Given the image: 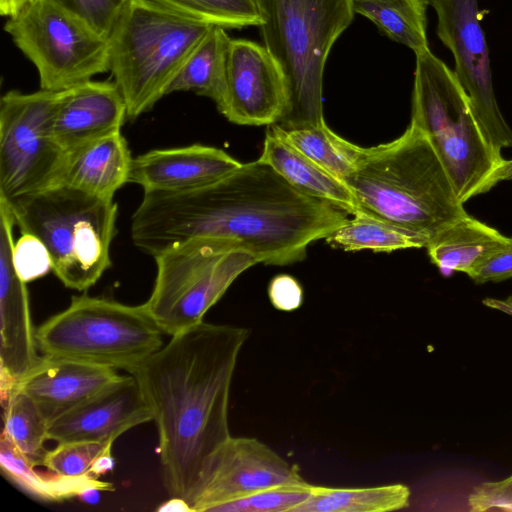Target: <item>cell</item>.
I'll list each match as a JSON object with an SVG mask.
<instances>
[{
    "mask_svg": "<svg viewBox=\"0 0 512 512\" xmlns=\"http://www.w3.org/2000/svg\"><path fill=\"white\" fill-rule=\"evenodd\" d=\"M0 467L2 474L17 487L34 498L59 502L81 497L87 502L100 492L113 491L112 483L98 476H63L54 472H40L1 434Z\"/></svg>",
    "mask_w": 512,
    "mask_h": 512,
    "instance_id": "obj_22",
    "label": "cell"
},
{
    "mask_svg": "<svg viewBox=\"0 0 512 512\" xmlns=\"http://www.w3.org/2000/svg\"><path fill=\"white\" fill-rule=\"evenodd\" d=\"M404 484L364 488L312 486L310 497L293 512H388L410 505Z\"/></svg>",
    "mask_w": 512,
    "mask_h": 512,
    "instance_id": "obj_25",
    "label": "cell"
},
{
    "mask_svg": "<svg viewBox=\"0 0 512 512\" xmlns=\"http://www.w3.org/2000/svg\"><path fill=\"white\" fill-rule=\"evenodd\" d=\"M158 511H166V512H192L187 501L180 497H172L167 502L163 503Z\"/></svg>",
    "mask_w": 512,
    "mask_h": 512,
    "instance_id": "obj_42",
    "label": "cell"
},
{
    "mask_svg": "<svg viewBox=\"0 0 512 512\" xmlns=\"http://www.w3.org/2000/svg\"><path fill=\"white\" fill-rule=\"evenodd\" d=\"M428 0H353L355 14L372 21L389 39L415 54L429 50Z\"/></svg>",
    "mask_w": 512,
    "mask_h": 512,
    "instance_id": "obj_26",
    "label": "cell"
},
{
    "mask_svg": "<svg viewBox=\"0 0 512 512\" xmlns=\"http://www.w3.org/2000/svg\"><path fill=\"white\" fill-rule=\"evenodd\" d=\"M150 421L152 408L139 382L130 374L49 423L48 438L57 443L113 444L126 431Z\"/></svg>",
    "mask_w": 512,
    "mask_h": 512,
    "instance_id": "obj_16",
    "label": "cell"
},
{
    "mask_svg": "<svg viewBox=\"0 0 512 512\" xmlns=\"http://www.w3.org/2000/svg\"><path fill=\"white\" fill-rule=\"evenodd\" d=\"M343 182L355 197L358 215L417 234L427 243L469 215L427 135L412 123L391 142L361 147Z\"/></svg>",
    "mask_w": 512,
    "mask_h": 512,
    "instance_id": "obj_3",
    "label": "cell"
},
{
    "mask_svg": "<svg viewBox=\"0 0 512 512\" xmlns=\"http://www.w3.org/2000/svg\"><path fill=\"white\" fill-rule=\"evenodd\" d=\"M12 261L18 276L26 283L52 271L51 257L44 243L31 234H21L14 242Z\"/></svg>",
    "mask_w": 512,
    "mask_h": 512,
    "instance_id": "obj_34",
    "label": "cell"
},
{
    "mask_svg": "<svg viewBox=\"0 0 512 512\" xmlns=\"http://www.w3.org/2000/svg\"><path fill=\"white\" fill-rule=\"evenodd\" d=\"M510 239L468 215L435 234L425 248L431 262L441 270L468 274Z\"/></svg>",
    "mask_w": 512,
    "mask_h": 512,
    "instance_id": "obj_23",
    "label": "cell"
},
{
    "mask_svg": "<svg viewBox=\"0 0 512 512\" xmlns=\"http://www.w3.org/2000/svg\"><path fill=\"white\" fill-rule=\"evenodd\" d=\"M36 0H0V14L12 18L33 4Z\"/></svg>",
    "mask_w": 512,
    "mask_h": 512,
    "instance_id": "obj_39",
    "label": "cell"
},
{
    "mask_svg": "<svg viewBox=\"0 0 512 512\" xmlns=\"http://www.w3.org/2000/svg\"><path fill=\"white\" fill-rule=\"evenodd\" d=\"M428 4L437 16L436 34L452 53L454 72L488 140L500 153L503 148H512V129L494 93L478 0H428Z\"/></svg>",
    "mask_w": 512,
    "mask_h": 512,
    "instance_id": "obj_12",
    "label": "cell"
},
{
    "mask_svg": "<svg viewBox=\"0 0 512 512\" xmlns=\"http://www.w3.org/2000/svg\"><path fill=\"white\" fill-rule=\"evenodd\" d=\"M312 484L283 486L214 507L210 512H293L311 495Z\"/></svg>",
    "mask_w": 512,
    "mask_h": 512,
    "instance_id": "obj_31",
    "label": "cell"
},
{
    "mask_svg": "<svg viewBox=\"0 0 512 512\" xmlns=\"http://www.w3.org/2000/svg\"><path fill=\"white\" fill-rule=\"evenodd\" d=\"M61 91L6 92L0 100V201L59 184L66 152L53 134Z\"/></svg>",
    "mask_w": 512,
    "mask_h": 512,
    "instance_id": "obj_11",
    "label": "cell"
},
{
    "mask_svg": "<svg viewBox=\"0 0 512 512\" xmlns=\"http://www.w3.org/2000/svg\"><path fill=\"white\" fill-rule=\"evenodd\" d=\"M2 435L35 467L41 466L47 449L48 423L34 401L15 389L2 405Z\"/></svg>",
    "mask_w": 512,
    "mask_h": 512,
    "instance_id": "obj_29",
    "label": "cell"
},
{
    "mask_svg": "<svg viewBox=\"0 0 512 512\" xmlns=\"http://www.w3.org/2000/svg\"><path fill=\"white\" fill-rule=\"evenodd\" d=\"M213 25L150 0H130L110 37V72L135 120L165 95Z\"/></svg>",
    "mask_w": 512,
    "mask_h": 512,
    "instance_id": "obj_6",
    "label": "cell"
},
{
    "mask_svg": "<svg viewBox=\"0 0 512 512\" xmlns=\"http://www.w3.org/2000/svg\"><path fill=\"white\" fill-rule=\"evenodd\" d=\"M112 445L93 441L58 443L54 449L47 451L41 466L63 476L92 474L95 461Z\"/></svg>",
    "mask_w": 512,
    "mask_h": 512,
    "instance_id": "obj_32",
    "label": "cell"
},
{
    "mask_svg": "<svg viewBox=\"0 0 512 512\" xmlns=\"http://www.w3.org/2000/svg\"><path fill=\"white\" fill-rule=\"evenodd\" d=\"M268 297L277 310L292 312L301 307L303 303V288L294 277L280 274L270 281Z\"/></svg>",
    "mask_w": 512,
    "mask_h": 512,
    "instance_id": "obj_37",
    "label": "cell"
},
{
    "mask_svg": "<svg viewBox=\"0 0 512 512\" xmlns=\"http://www.w3.org/2000/svg\"><path fill=\"white\" fill-rule=\"evenodd\" d=\"M258 160L272 167L299 192L328 202L347 214H359L355 197L343 181L305 157L269 129Z\"/></svg>",
    "mask_w": 512,
    "mask_h": 512,
    "instance_id": "obj_21",
    "label": "cell"
},
{
    "mask_svg": "<svg viewBox=\"0 0 512 512\" xmlns=\"http://www.w3.org/2000/svg\"><path fill=\"white\" fill-rule=\"evenodd\" d=\"M15 221L0 202V394L4 405L19 380L38 362L29 294L12 261Z\"/></svg>",
    "mask_w": 512,
    "mask_h": 512,
    "instance_id": "obj_15",
    "label": "cell"
},
{
    "mask_svg": "<svg viewBox=\"0 0 512 512\" xmlns=\"http://www.w3.org/2000/svg\"><path fill=\"white\" fill-rule=\"evenodd\" d=\"M242 164L224 150L203 144L153 149L133 158L129 182L143 191L185 192L212 184Z\"/></svg>",
    "mask_w": 512,
    "mask_h": 512,
    "instance_id": "obj_18",
    "label": "cell"
},
{
    "mask_svg": "<svg viewBox=\"0 0 512 512\" xmlns=\"http://www.w3.org/2000/svg\"><path fill=\"white\" fill-rule=\"evenodd\" d=\"M125 100L114 81L88 80L61 91L53 134L65 151L121 131Z\"/></svg>",
    "mask_w": 512,
    "mask_h": 512,
    "instance_id": "obj_19",
    "label": "cell"
},
{
    "mask_svg": "<svg viewBox=\"0 0 512 512\" xmlns=\"http://www.w3.org/2000/svg\"><path fill=\"white\" fill-rule=\"evenodd\" d=\"M111 448L105 450V452L95 461L91 470L93 475L99 476L113 468L114 460L112 457Z\"/></svg>",
    "mask_w": 512,
    "mask_h": 512,
    "instance_id": "obj_41",
    "label": "cell"
},
{
    "mask_svg": "<svg viewBox=\"0 0 512 512\" xmlns=\"http://www.w3.org/2000/svg\"><path fill=\"white\" fill-rule=\"evenodd\" d=\"M4 30L34 64L40 89L63 91L110 71L109 38L48 0H36Z\"/></svg>",
    "mask_w": 512,
    "mask_h": 512,
    "instance_id": "obj_10",
    "label": "cell"
},
{
    "mask_svg": "<svg viewBox=\"0 0 512 512\" xmlns=\"http://www.w3.org/2000/svg\"><path fill=\"white\" fill-rule=\"evenodd\" d=\"M264 46L282 68L287 87L283 128L320 126L323 75L329 52L349 27L353 0H255Z\"/></svg>",
    "mask_w": 512,
    "mask_h": 512,
    "instance_id": "obj_4",
    "label": "cell"
},
{
    "mask_svg": "<svg viewBox=\"0 0 512 512\" xmlns=\"http://www.w3.org/2000/svg\"><path fill=\"white\" fill-rule=\"evenodd\" d=\"M182 16L224 29L260 26L255 0H150Z\"/></svg>",
    "mask_w": 512,
    "mask_h": 512,
    "instance_id": "obj_30",
    "label": "cell"
},
{
    "mask_svg": "<svg viewBox=\"0 0 512 512\" xmlns=\"http://www.w3.org/2000/svg\"><path fill=\"white\" fill-rule=\"evenodd\" d=\"M415 55L410 123L427 135L465 204L483 194L504 158L476 119L455 72L430 49Z\"/></svg>",
    "mask_w": 512,
    "mask_h": 512,
    "instance_id": "obj_7",
    "label": "cell"
},
{
    "mask_svg": "<svg viewBox=\"0 0 512 512\" xmlns=\"http://www.w3.org/2000/svg\"><path fill=\"white\" fill-rule=\"evenodd\" d=\"M467 275L477 284L512 278V236L506 245L487 256Z\"/></svg>",
    "mask_w": 512,
    "mask_h": 512,
    "instance_id": "obj_36",
    "label": "cell"
},
{
    "mask_svg": "<svg viewBox=\"0 0 512 512\" xmlns=\"http://www.w3.org/2000/svg\"><path fill=\"white\" fill-rule=\"evenodd\" d=\"M249 330L200 322L171 336L135 370L153 411L163 483L186 499L212 453L231 435L230 388Z\"/></svg>",
    "mask_w": 512,
    "mask_h": 512,
    "instance_id": "obj_2",
    "label": "cell"
},
{
    "mask_svg": "<svg viewBox=\"0 0 512 512\" xmlns=\"http://www.w3.org/2000/svg\"><path fill=\"white\" fill-rule=\"evenodd\" d=\"M109 38L130 0H48Z\"/></svg>",
    "mask_w": 512,
    "mask_h": 512,
    "instance_id": "obj_33",
    "label": "cell"
},
{
    "mask_svg": "<svg viewBox=\"0 0 512 512\" xmlns=\"http://www.w3.org/2000/svg\"><path fill=\"white\" fill-rule=\"evenodd\" d=\"M230 40L226 29L213 25L170 84L167 95L192 91L210 98L220 110L225 99Z\"/></svg>",
    "mask_w": 512,
    "mask_h": 512,
    "instance_id": "obj_24",
    "label": "cell"
},
{
    "mask_svg": "<svg viewBox=\"0 0 512 512\" xmlns=\"http://www.w3.org/2000/svg\"><path fill=\"white\" fill-rule=\"evenodd\" d=\"M284 73L264 45L231 39L226 60V92L219 112L238 125L276 124L286 107Z\"/></svg>",
    "mask_w": 512,
    "mask_h": 512,
    "instance_id": "obj_14",
    "label": "cell"
},
{
    "mask_svg": "<svg viewBox=\"0 0 512 512\" xmlns=\"http://www.w3.org/2000/svg\"><path fill=\"white\" fill-rule=\"evenodd\" d=\"M325 239L333 248L345 251L368 249L390 253L427 245V240L417 234L365 215L348 219Z\"/></svg>",
    "mask_w": 512,
    "mask_h": 512,
    "instance_id": "obj_28",
    "label": "cell"
},
{
    "mask_svg": "<svg viewBox=\"0 0 512 512\" xmlns=\"http://www.w3.org/2000/svg\"><path fill=\"white\" fill-rule=\"evenodd\" d=\"M348 219L345 211L299 192L256 160L194 190L143 191L132 215L131 238L151 256L186 239L216 238L257 263L287 265L304 259L312 242Z\"/></svg>",
    "mask_w": 512,
    "mask_h": 512,
    "instance_id": "obj_1",
    "label": "cell"
},
{
    "mask_svg": "<svg viewBox=\"0 0 512 512\" xmlns=\"http://www.w3.org/2000/svg\"><path fill=\"white\" fill-rule=\"evenodd\" d=\"M163 334L144 303L127 305L86 294L73 296L35 330L42 355L129 373L162 348Z\"/></svg>",
    "mask_w": 512,
    "mask_h": 512,
    "instance_id": "obj_8",
    "label": "cell"
},
{
    "mask_svg": "<svg viewBox=\"0 0 512 512\" xmlns=\"http://www.w3.org/2000/svg\"><path fill=\"white\" fill-rule=\"evenodd\" d=\"M122 378L110 367L42 355L15 389L34 401L49 424Z\"/></svg>",
    "mask_w": 512,
    "mask_h": 512,
    "instance_id": "obj_17",
    "label": "cell"
},
{
    "mask_svg": "<svg viewBox=\"0 0 512 512\" xmlns=\"http://www.w3.org/2000/svg\"><path fill=\"white\" fill-rule=\"evenodd\" d=\"M308 484L299 470L260 440L230 436L207 459L185 499L192 512L283 486Z\"/></svg>",
    "mask_w": 512,
    "mask_h": 512,
    "instance_id": "obj_13",
    "label": "cell"
},
{
    "mask_svg": "<svg viewBox=\"0 0 512 512\" xmlns=\"http://www.w3.org/2000/svg\"><path fill=\"white\" fill-rule=\"evenodd\" d=\"M508 180H512V159H504L501 164L494 170L484 186L483 193L491 190L499 182Z\"/></svg>",
    "mask_w": 512,
    "mask_h": 512,
    "instance_id": "obj_38",
    "label": "cell"
},
{
    "mask_svg": "<svg viewBox=\"0 0 512 512\" xmlns=\"http://www.w3.org/2000/svg\"><path fill=\"white\" fill-rule=\"evenodd\" d=\"M153 257L156 277L144 304L170 336L204 321L236 278L257 263L230 242L208 237L174 243Z\"/></svg>",
    "mask_w": 512,
    "mask_h": 512,
    "instance_id": "obj_9",
    "label": "cell"
},
{
    "mask_svg": "<svg viewBox=\"0 0 512 512\" xmlns=\"http://www.w3.org/2000/svg\"><path fill=\"white\" fill-rule=\"evenodd\" d=\"M132 160L128 143L118 131L66 152L59 184L114 199L129 182Z\"/></svg>",
    "mask_w": 512,
    "mask_h": 512,
    "instance_id": "obj_20",
    "label": "cell"
},
{
    "mask_svg": "<svg viewBox=\"0 0 512 512\" xmlns=\"http://www.w3.org/2000/svg\"><path fill=\"white\" fill-rule=\"evenodd\" d=\"M482 304L512 317V295L504 299L485 298L482 300Z\"/></svg>",
    "mask_w": 512,
    "mask_h": 512,
    "instance_id": "obj_40",
    "label": "cell"
},
{
    "mask_svg": "<svg viewBox=\"0 0 512 512\" xmlns=\"http://www.w3.org/2000/svg\"><path fill=\"white\" fill-rule=\"evenodd\" d=\"M468 505L473 512L491 509L512 511V474L502 480L487 481L469 494Z\"/></svg>",
    "mask_w": 512,
    "mask_h": 512,
    "instance_id": "obj_35",
    "label": "cell"
},
{
    "mask_svg": "<svg viewBox=\"0 0 512 512\" xmlns=\"http://www.w3.org/2000/svg\"><path fill=\"white\" fill-rule=\"evenodd\" d=\"M268 129L341 181L353 171L360 155V146L334 133L326 123L299 128L272 124Z\"/></svg>",
    "mask_w": 512,
    "mask_h": 512,
    "instance_id": "obj_27",
    "label": "cell"
},
{
    "mask_svg": "<svg viewBox=\"0 0 512 512\" xmlns=\"http://www.w3.org/2000/svg\"><path fill=\"white\" fill-rule=\"evenodd\" d=\"M5 204L20 233L44 243L52 272L65 287L87 291L110 268L118 214L114 199L56 184Z\"/></svg>",
    "mask_w": 512,
    "mask_h": 512,
    "instance_id": "obj_5",
    "label": "cell"
}]
</instances>
